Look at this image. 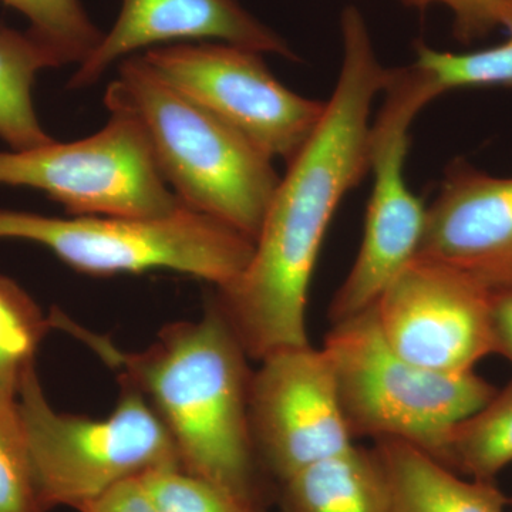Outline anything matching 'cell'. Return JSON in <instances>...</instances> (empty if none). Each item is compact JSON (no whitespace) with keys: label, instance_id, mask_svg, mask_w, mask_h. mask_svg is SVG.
I'll use <instances>...</instances> for the list:
<instances>
[{"label":"cell","instance_id":"10","mask_svg":"<svg viewBox=\"0 0 512 512\" xmlns=\"http://www.w3.org/2000/svg\"><path fill=\"white\" fill-rule=\"evenodd\" d=\"M491 295L463 272L416 256L377 299V323L407 362L450 375L474 372L494 355Z\"/></svg>","mask_w":512,"mask_h":512},{"label":"cell","instance_id":"9","mask_svg":"<svg viewBox=\"0 0 512 512\" xmlns=\"http://www.w3.org/2000/svg\"><path fill=\"white\" fill-rule=\"evenodd\" d=\"M143 57L164 82L244 134L272 160L291 163L325 114L326 101L285 87L255 50L190 42L153 47Z\"/></svg>","mask_w":512,"mask_h":512},{"label":"cell","instance_id":"7","mask_svg":"<svg viewBox=\"0 0 512 512\" xmlns=\"http://www.w3.org/2000/svg\"><path fill=\"white\" fill-rule=\"evenodd\" d=\"M383 93L382 109L370 126L373 188L365 231L355 262L330 302V323L376 305L387 286L416 258L426 224L427 208L410 191L404 163L413 120L440 94L429 73L416 62L390 67Z\"/></svg>","mask_w":512,"mask_h":512},{"label":"cell","instance_id":"6","mask_svg":"<svg viewBox=\"0 0 512 512\" xmlns=\"http://www.w3.org/2000/svg\"><path fill=\"white\" fill-rule=\"evenodd\" d=\"M119 402L104 419L60 413L47 400L36 367L23 377L18 407L33 477L49 512L74 510L114 485L165 466H180L174 441L146 396L120 379Z\"/></svg>","mask_w":512,"mask_h":512},{"label":"cell","instance_id":"17","mask_svg":"<svg viewBox=\"0 0 512 512\" xmlns=\"http://www.w3.org/2000/svg\"><path fill=\"white\" fill-rule=\"evenodd\" d=\"M512 464V382L451 437L448 467L461 476L494 480Z\"/></svg>","mask_w":512,"mask_h":512},{"label":"cell","instance_id":"1","mask_svg":"<svg viewBox=\"0 0 512 512\" xmlns=\"http://www.w3.org/2000/svg\"><path fill=\"white\" fill-rule=\"evenodd\" d=\"M340 28L342 67L323 119L279 181L247 268L211 299L258 362L311 343L306 315L323 239L340 201L370 171V111L390 67L359 9L343 10Z\"/></svg>","mask_w":512,"mask_h":512},{"label":"cell","instance_id":"3","mask_svg":"<svg viewBox=\"0 0 512 512\" xmlns=\"http://www.w3.org/2000/svg\"><path fill=\"white\" fill-rule=\"evenodd\" d=\"M104 104L137 120L165 183L184 207L256 241L281 181L272 158L164 82L143 55L121 60Z\"/></svg>","mask_w":512,"mask_h":512},{"label":"cell","instance_id":"4","mask_svg":"<svg viewBox=\"0 0 512 512\" xmlns=\"http://www.w3.org/2000/svg\"><path fill=\"white\" fill-rule=\"evenodd\" d=\"M353 440L400 441L448 467L451 437L498 389L476 372L407 362L387 345L375 306L333 323L323 342Z\"/></svg>","mask_w":512,"mask_h":512},{"label":"cell","instance_id":"11","mask_svg":"<svg viewBox=\"0 0 512 512\" xmlns=\"http://www.w3.org/2000/svg\"><path fill=\"white\" fill-rule=\"evenodd\" d=\"M249 419L259 463L279 484L355 444L325 350L311 343L259 360Z\"/></svg>","mask_w":512,"mask_h":512},{"label":"cell","instance_id":"5","mask_svg":"<svg viewBox=\"0 0 512 512\" xmlns=\"http://www.w3.org/2000/svg\"><path fill=\"white\" fill-rule=\"evenodd\" d=\"M0 239L35 242L79 274L138 275L167 269L222 288L247 268L255 242L183 207L157 218L47 217L0 210Z\"/></svg>","mask_w":512,"mask_h":512},{"label":"cell","instance_id":"19","mask_svg":"<svg viewBox=\"0 0 512 512\" xmlns=\"http://www.w3.org/2000/svg\"><path fill=\"white\" fill-rule=\"evenodd\" d=\"M498 26L507 30V40L488 49L468 53L440 52L416 43V62L423 67L440 96L451 90L473 87H512V0H503Z\"/></svg>","mask_w":512,"mask_h":512},{"label":"cell","instance_id":"15","mask_svg":"<svg viewBox=\"0 0 512 512\" xmlns=\"http://www.w3.org/2000/svg\"><path fill=\"white\" fill-rule=\"evenodd\" d=\"M375 448L389 474L392 512H508L494 480L461 476L400 441H377Z\"/></svg>","mask_w":512,"mask_h":512},{"label":"cell","instance_id":"14","mask_svg":"<svg viewBox=\"0 0 512 512\" xmlns=\"http://www.w3.org/2000/svg\"><path fill=\"white\" fill-rule=\"evenodd\" d=\"M279 485L281 512H392L389 474L375 447L353 444Z\"/></svg>","mask_w":512,"mask_h":512},{"label":"cell","instance_id":"12","mask_svg":"<svg viewBox=\"0 0 512 512\" xmlns=\"http://www.w3.org/2000/svg\"><path fill=\"white\" fill-rule=\"evenodd\" d=\"M417 256L451 266L495 292L512 286V177L457 158L426 210Z\"/></svg>","mask_w":512,"mask_h":512},{"label":"cell","instance_id":"18","mask_svg":"<svg viewBox=\"0 0 512 512\" xmlns=\"http://www.w3.org/2000/svg\"><path fill=\"white\" fill-rule=\"evenodd\" d=\"M50 329L52 316H45L18 282L0 275V392L18 397Z\"/></svg>","mask_w":512,"mask_h":512},{"label":"cell","instance_id":"26","mask_svg":"<svg viewBox=\"0 0 512 512\" xmlns=\"http://www.w3.org/2000/svg\"><path fill=\"white\" fill-rule=\"evenodd\" d=\"M508 512H512V503H511L510 511H508Z\"/></svg>","mask_w":512,"mask_h":512},{"label":"cell","instance_id":"20","mask_svg":"<svg viewBox=\"0 0 512 512\" xmlns=\"http://www.w3.org/2000/svg\"><path fill=\"white\" fill-rule=\"evenodd\" d=\"M29 20L28 32L35 37L57 67L82 64L103 39L80 0H0Z\"/></svg>","mask_w":512,"mask_h":512},{"label":"cell","instance_id":"13","mask_svg":"<svg viewBox=\"0 0 512 512\" xmlns=\"http://www.w3.org/2000/svg\"><path fill=\"white\" fill-rule=\"evenodd\" d=\"M221 42L296 59L284 37L238 0H121L119 18L73 74L67 87L84 89L140 50L175 43Z\"/></svg>","mask_w":512,"mask_h":512},{"label":"cell","instance_id":"22","mask_svg":"<svg viewBox=\"0 0 512 512\" xmlns=\"http://www.w3.org/2000/svg\"><path fill=\"white\" fill-rule=\"evenodd\" d=\"M137 478L160 512H264L180 466L154 468Z\"/></svg>","mask_w":512,"mask_h":512},{"label":"cell","instance_id":"23","mask_svg":"<svg viewBox=\"0 0 512 512\" xmlns=\"http://www.w3.org/2000/svg\"><path fill=\"white\" fill-rule=\"evenodd\" d=\"M409 8L424 10L443 5L453 15V32L463 43H473L493 33L498 26V10L503 0H400Z\"/></svg>","mask_w":512,"mask_h":512},{"label":"cell","instance_id":"16","mask_svg":"<svg viewBox=\"0 0 512 512\" xmlns=\"http://www.w3.org/2000/svg\"><path fill=\"white\" fill-rule=\"evenodd\" d=\"M57 67L45 47L26 32L0 25V138L10 150L55 141L37 119L33 86L37 73Z\"/></svg>","mask_w":512,"mask_h":512},{"label":"cell","instance_id":"24","mask_svg":"<svg viewBox=\"0 0 512 512\" xmlns=\"http://www.w3.org/2000/svg\"><path fill=\"white\" fill-rule=\"evenodd\" d=\"M80 512H160L138 478L114 485L106 493L77 508Z\"/></svg>","mask_w":512,"mask_h":512},{"label":"cell","instance_id":"8","mask_svg":"<svg viewBox=\"0 0 512 512\" xmlns=\"http://www.w3.org/2000/svg\"><path fill=\"white\" fill-rule=\"evenodd\" d=\"M0 185L45 192L70 217L157 218L184 207L158 170L143 128L117 110L83 140L0 151Z\"/></svg>","mask_w":512,"mask_h":512},{"label":"cell","instance_id":"25","mask_svg":"<svg viewBox=\"0 0 512 512\" xmlns=\"http://www.w3.org/2000/svg\"><path fill=\"white\" fill-rule=\"evenodd\" d=\"M494 355L503 356L512 365V286L491 295Z\"/></svg>","mask_w":512,"mask_h":512},{"label":"cell","instance_id":"2","mask_svg":"<svg viewBox=\"0 0 512 512\" xmlns=\"http://www.w3.org/2000/svg\"><path fill=\"white\" fill-rule=\"evenodd\" d=\"M55 328L82 339L137 387L167 427L180 467L264 511L261 463L249 419V356L210 302L198 320L170 323L146 350L126 352L59 309Z\"/></svg>","mask_w":512,"mask_h":512},{"label":"cell","instance_id":"21","mask_svg":"<svg viewBox=\"0 0 512 512\" xmlns=\"http://www.w3.org/2000/svg\"><path fill=\"white\" fill-rule=\"evenodd\" d=\"M0 512H47L30 464L18 397L0 392Z\"/></svg>","mask_w":512,"mask_h":512}]
</instances>
